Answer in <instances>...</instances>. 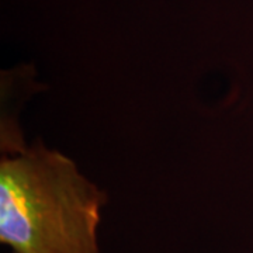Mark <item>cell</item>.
Masks as SVG:
<instances>
[{"label": "cell", "mask_w": 253, "mask_h": 253, "mask_svg": "<svg viewBox=\"0 0 253 253\" xmlns=\"http://www.w3.org/2000/svg\"><path fill=\"white\" fill-rule=\"evenodd\" d=\"M107 194L41 141L0 161V242L13 253H101Z\"/></svg>", "instance_id": "cell-1"}]
</instances>
